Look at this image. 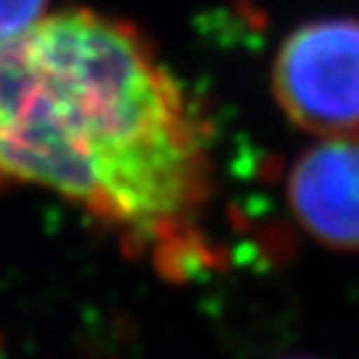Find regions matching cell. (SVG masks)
<instances>
[{
    "label": "cell",
    "mask_w": 359,
    "mask_h": 359,
    "mask_svg": "<svg viewBox=\"0 0 359 359\" xmlns=\"http://www.w3.org/2000/svg\"><path fill=\"white\" fill-rule=\"evenodd\" d=\"M212 128L133 22L90 8L0 45V182L60 195L180 275L205 259Z\"/></svg>",
    "instance_id": "1"
},
{
    "label": "cell",
    "mask_w": 359,
    "mask_h": 359,
    "mask_svg": "<svg viewBox=\"0 0 359 359\" xmlns=\"http://www.w3.org/2000/svg\"><path fill=\"white\" fill-rule=\"evenodd\" d=\"M285 118L304 133L359 130V18H320L294 28L272 65Z\"/></svg>",
    "instance_id": "2"
},
{
    "label": "cell",
    "mask_w": 359,
    "mask_h": 359,
    "mask_svg": "<svg viewBox=\"0 0 359 359\" xmlns=\"http://www.w3.org/2000/svg\"><path fill=\"white\" fill-rule=\"evenodd\" d=\"M287 202L309 237L359 252V133L304 147L287 175Z\"/></svg>",
    "instance_id": "3"
},
{
    "label": "cell",
    "mask_w": 359,
    "mask_h": 359,
    "mask_svg": "<svg viewBox=\"0 0 359 359\" xmlns=\"http://www.w3.org/2000/svg\"><path fill=\"white\" fill-rule=\"evenodd\" d=\"M50 0H0V45L28 33L45 18Z\"/></svg>",
    "instance_id": "4"
}]
</instances>
